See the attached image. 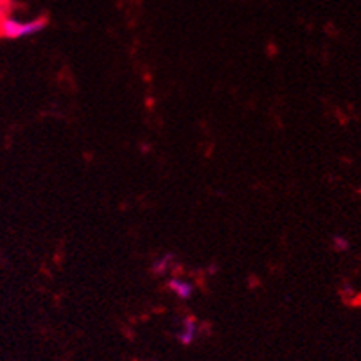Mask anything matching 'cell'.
I'll return each mask as SVG.
<instances>
[{
    "label": "cell",
    "mask_w": 361,
    "mask_h": 361,
    "mask_svg": "<svg viewBox=\"0 0 361 361\" xmlns=\"http://www.w3.org/2000/svg\"><path fill=\"white\" fill-rule=\"evenodd\" d=\"M169 290L173 291V293H175L176 297L189 298L192 295V291H195V288H192L191 282H185V281H178V279H173V281L169 282Z\"/></svg>",
    "instance_id": "cell-2"
},
{
    "label": "cell",
    "mask_w": 361,
    "mask_h": 361,
    "mask_svg": "<svg viewBox=\"0 0 361 361\" xmlns=\"http://www.w3.org/2000/svg\"><path fill=\"white\" fill-rule=\"evenodd\" d=\"M47 27L45 18H35V20H20L15 16L6 15L0 20V36L8 40H18V38H29V36L40 35Z\"/></svg>",
    "instance_id": "cell-1"
},
{
    "label": "cell",
    "mask_w": 361,
    "mask_h": 361,
    "mask_svg": "<svg viewBox=\"0 0 361 361\" xmlns=\"http://www.w3.org/2000/svg\"><path fill=\"white\" fill-rule=\"evenodd\" d=\"M4 16H6V6H4V2L0 0V20H2Z\"/></svg>",
    "instance_id": "cell-3"
}]
</instances>
